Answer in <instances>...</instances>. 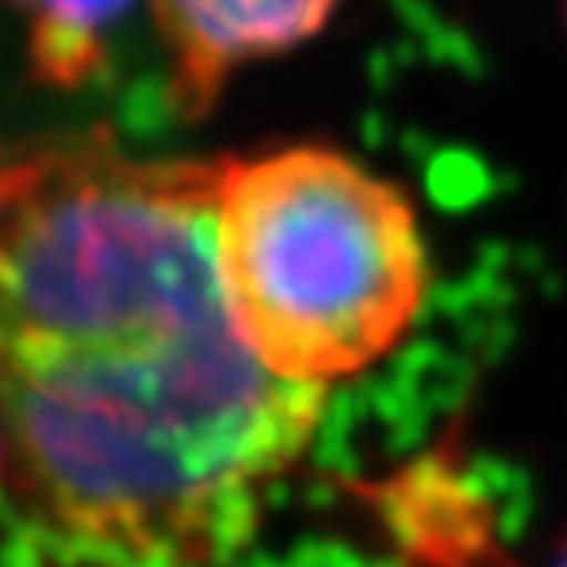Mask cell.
Returning a JSON list of instances; mask_svg holds the SVG:
<instances>
[{"label":"cell","instance_id":"1","mask_svg":"<svg viewBox=\"0 0 567 567\" xmlns=\"http://www.w3.org/2000/svg\"><path fill=\"white\" fill-rule=\"evenodd\" d=\"M221 162L75 142L0 166V434L44 567H221L316 434L217 276Z\"/></svg>","mask_w":567,"mask_h":567},{"label":"cell","instance_id":"2","mask_svg":"<svg viewBox=\"0 0 567 567\" xmlns=\"http://www.w3.org/2000/svg\"><path fill=\"white\" fill-rule=\"evenodd\" d=\"M213 248L237 336L308 386L386 359L430 292L410 197L328 146L221 162Z\"/></svg>","mask_w":567,"mask_h":567},{"label":"cell","instance_id":"3","mask_svg":"<svg viewBox=\"0 0 567 567\" xmlns=\"http://www.w3.org/2000/svg\"><path fill=\"white\" fill-rule=\"evenodd\" d=\"M339 0H154L182 115H202L245 63L303 44Z\"/></svg>","mask_w":567,"mask_h":567},{"label":"cell","instance_id":"4","mask_svg":"<svg viewBox=\"0 0 567 567\" xmlns=\"http://www.w3.org/2000/svg\"><path fill=\"white\" fill-rule=\"evenodd\" d=\"M32 24V68L44 83L80 87L131 0H17Z\"/></svg>","mask_w":567,"mask_h":567},{"label":"cell","instance_id":"5","mask_svg":"<svg viewBox=\"0 0 567 567\" xmlns=\"http://www.w3.org/2000/svg\"><path fill=\"white\" fill-rule=\"evenodd\" d=\"M9 488V461H4V434H0V493Z\"/></svg>","mask_w":567,"mask_h":567},{"label":"cell","instance_id":"6","mask_svg":"<svg viewBox=\"0 0 567 567\" xmlns=\"http://www.w3.org/2000/svg\"><path fill=\"white\" fill-rule=\"evenodd\" d=\"M556 567H567V551H564V556H559V564Z\"/></svg>","mask_w":567,"mask_h":567}]
</instances>
